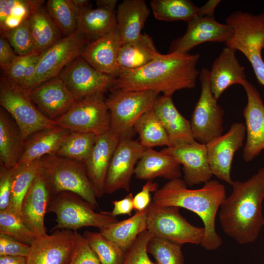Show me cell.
<instances>
[{
    "instance_id": "cell-1",
    "label": "cell",
    "mask_w": 264,
    "mask_h": 264,
    "mask_svg": "<svg viewBox=\"0 0 264 264\" xmlns=\"http://www.w3.org/2000/svg\"><path fill=\"white\" fill-rule=\"evenodd\" d=\"M199 57V53L175 52L161 54L140 68H121L112 89L152 90L172 96L176 91L194 88L200 73L197 68Z\"/></svg>"
},
{
    "instance_id": "cell-2",
    "label": "cell",
    "mask_w": 264,
    "mask_h": 264,
    "mask_svg": "<svg viewBox=\"0 0 264 264\" xmlns=\"http://www.w3.org/2000/svg\"><path fill=\"white\" fill-rule=\"evenodd\" d=\"M232 192L220 207L223 231L237 243L254 242L264 226V166L244 181H233Z\"/></svg>"
},
{
    "instance_id": "cell-3",
    "label": "cell",
    "mask_w": 264,
    "mask_h": 264,
    "mask_svg": "<svg viewBox=\"0 0 264 264\" xmlns=\"http://www.w3.org/2000/svg\"><path fill=\"white\" fill-rule=\"evenodd\" d=\"M224 186L217 180L204 183L203 187L190 189L180 178L169 180L154 192L153 201L162 206L183 208L197 215L203 223L204 236L200 244L207 251L218 249L222 243L216 230V216L225 199Z\"/></svg>"
},
{
    "instance_id": "cell-4",
    "label": "cell",
    "mask_w": 264,
    "mask_h": 264,
    "mask_svg": "<svg viewBox=\"0 0 264 264\" xmlns=\"http://www.w3.org/2000/svg\"><path fill=\"white\" fill-rule=\"evenodd\" d=\"M41 173L51 198L63 192L77 194L96 207L97 196L88 176L84 163L54 155L40 158Z\"/></svg>"
},
{
    "instance_id": "cell-5",
    "label": "cell",
    "mask_w": 264,
    "mask_h": 264,
    "mask_svg": "<svg viewBox=\"0 0 264 264\" xmlns=\"http://www.w3.org/2000/svg\"><path fill=\"white\" fill-rule=\"evenodd\" d=\"M226 23L234 29L227 46L241 52L250 63L259 83L264 87V13L254 15L236 11L226 19Z\"/></svg>"
},
{
    "instance_id": "cell-6",
    "label": "cell",
    "mask_w": 264,
    "mask_h": 264,
    "mask_svg": "<svg viewBox=\"0 0 264 264\" xmlns=\"http://www.w3.org/2000/svg\"><path fill=\"white\" fill-rule=\"evenodd\" d=\"M96 207L75 193L63 192L51 198L47 213L56 216L57 229H69L74 231L84 227H94L103 229L118 221L111 212H96Z\"/></svg>"
},
{
    "instance_id": "cell-7",
    "label": "cell",
    "mask_w": 264,
    "mask_h": 264,
    "mask_svg": "<svg viewBox=\"0 0 264 264\" xmlns=\"http://www.w3.org/2000/svg\"><path fill=\"white\" fill-rule=\"evenodd\" d=\"M106 99L110 114V131L120 138H132L139 118L153 109L158 93L152 90L113 89Z\"/></svg>"
},
{
    "instance_id": "cell-8",
    "label": "cell",
    "mask_w": 264,
    "mask_h": 264,
    "mask_svg": "<svg viewBox=\"0 0 264 264\" xmlns=\"http://www.w3.org/2000/svg\"><path fill=\"white\" fill-rule=\"evenodd\" d=\"M179 207L162 206L152 201L148 207L147 229L154 236L182 246L186 243L200 244L203 227L194 226L182 217Z\"/></svg>"
},
{
    "instance_id": "cell-9",
    "label": "cell",
    "mask_w": 264,
    "mask_h": 264,
    "mask_svg": "<svg viewBox=\"0 0 264 264\" xmlns=\"http://www.w3.org/2000/svg\"><path fill=\"white\" fill-rule=\"evenodd\" d=\"M199 79L201 84L200 95L190 122L195 140L206 144L222 134L224 111L212 92L210 70L202 68Z\"/></svg>"
},
{
    "instance_id": "cell-10",
    "label": "cell",
    "mask_w": 264,
    "mask_h": 264,
    "mask_svg": "<svg viewBox=\"0 0 264 264\" xmlns=\"http://www.w3.org/2000/svg\"><path fill=\"white\" fill-rule=\"evenodd\" d=\"M54 121L57 126L70 132L98 136L110 131V111L102 94L78 99L67 112Z\"/></svg>"
},
{
    "instance_id": "cell-11",
    "label": "cell",
    "mask_w": 264,
    "mask_h": 264,
    "mask_svg": "<svg viewBox=\"0 0 264 264\" xmlns=\"http://www.w3.org/2000/svg\"><path fill=\"white\" fill-rule=\"evenodd\" d=\"M88 41L79 31L65 36L41 54L27 94L42 84L59 76L61 71L81 55Z\"/></svg>"
},
{
    "instance_id": "cell-12",
    "label": "cell",
    "mask_w": 264,
    "mask_h": 264,
    "mask_svg": "<svg viewBox=\"0 0 264 264\" xmlns=\"http://www.w3.org/2000/svg\"><path fill=\"white\" fill-rule=\"evenodd\" d=\"M0 105L16 123L24 142L34 133L57 126L38 109L28 95L1 84Z\"/></svg>"
},
{
    "instance_id": "cell-13",
    "label": "cell",
    "mask_w": 264,
    "mask_h": 264,
    "mask_svg": "<svg viewBox=\"0 0 264 264\" xmlns=\"http://www.w3.org/2000/svg\"><path fill=\"white\" fill-rule=\"evenodd\" d=\"M58 76L78 100L92 95L104 94L114 88L116 82V78L96 70L81 56L67 65Z\"/></svg>"
},
{
    "instance_id": "cell-14",
    "label": "cell",
    "mask_w": 264,
    "mask_h": 264,
    "mask_svg": "<svg viewBox=\"0 0 264 264\" xmlns=\"http://www.w3.org/2000/svg\"><path fill=\"white\" fill-rule=\"evenodd\" d=\"M132 138H120L111 157L106 179L105 194L120 189L129 191L135 167L145 149Z\"/></svg>"
},
{
    "instance_id": "cell-15",
    "label": "cell",
    "mask_w": 264,
    "mask_h": 264,
    "mask_svg": "<svg viewBox=\"0 0 264 264\" xmlns=\"http://www.w3.org/2000/svg\"><path fill=\"white\" fill-rule=\"evenodd\" d=\"M245 125L233 123L228 132L206 144L208 161L213 175L232 185L231 166L235 154L243 144Z\"/></svg>"
},
{
    "instance_id": "cell-16",
    "label": "cell",
    "mask_w": 264,
    "mask_h": 264,
    "mask_svg": "<svg viewBox=\"0 0 264 264\" xmlns=\"http://www.w3.org/2000/svg\"><path fill=\"white\" fill-rule=\"evenodd\" d=\"M78 232L57 229L37 237L30 245L27 264H68L75 247Z\"/></svg>"
},
{
    "instance_id": "cell-17",
    "label": "cell",
    "mask_w": 264,
    "mask_h": 264,
    "mask_svg": "<svg viewBox=\"0 0 264 264\" xmlns=\"http://www.w3.org/2000/svg\"><path fill=\"white\" fill-rule=\"evenodd\" d=\"M241 85L247 98L243 110L246 138L242 156L245 161L250 162L264 150V104L259 92L247 79Z\"/></svg>"
},
{
    "instance_id": "cell-18",
    "label": "cell",
    "mask_w": 264,
    "mask_h": 264,
    "mask_svg": "<svg viewBox=\"0 0 264 264\" xmlns=\"http://www.w3.org/2000/svg\"><path fill=\"white\" fill-rule=\"evenodd\" d=\"M187 24L185 34L171 44L169 53H188L195 46L206 42L226 43L234 34L232 26L219 22L214 17H198Z\"/></svg>"
},
{
    "instance_id": "cell-19",
    "label": "cell",
    "mask_w": 264,
    "mask_h": 264,
    "mask_svg": "<svg viewBox=\"0 0 264 264\" xmlns=\"http://www.w3.org/2000/svg\"><path fill=\"white\" fill-rule=\"evenodd\" d=\"M161 151L173 156L182 165L183 180L187 185L204 184L211 179L213 175L210 168L206 144L195 141L167 147Z\"/></svg>"
},
{
    "instance_id": "cell-20",
    "label": "cell",
    "mask_w": 264,
    "mask_h": 264,
    "mask_svg": "<svg viewBox=\"0 0 264 264\" xmlns=\"http://www.w3.org/2000/svg\"><path fill=\"white\" fill-rule=\"evenodd\" d=\"M28 95L38 109L53 120L67 112L78 100L59 76L39 85Z\"/></svg>"
},
{
    "instance_id": "cell-21",
    "label": "cell",
    "mask_w": 264,
    "mask_h": 264,
    "mask_svg": "<svg viewBox=\"0 0 264 264\" xmlns=\"http://www.w3.org/2000/svg\"><path fill=\"white\" fill-rule=\"evenodd\" d=\"M50 199L46 182L40 172L32 181L21 206L22 220L36 237L47 234L44 217Z\"/></svg>"
},
{
    "instance_id": "cell-22",
    "label": "cell",
    "mask_w": 264,
    "mask_h": 264,
    "mask_svg": "<svg viewBox=\"0 0 264 264\" xmlns=\"http://www.w3.org/2000/svg\"><path fill=\"white\" fill-rule=\"evenodd\" d=\"M121 44L117 26L104 36L88 43L80 56L96 70L116 78L121 69L117 57Z\"/></svg>"
},
{
    "instance_id": "cell-23",
    "label": "cell",
    "mask_w": 264,
    "mask_h": 264,
    "mask_svg": "<svg viewBox=\"0 0 264 264\" xmlns=\"http://www.w3.org/2000/svg\"><path fill=\"white\" fill-rule=\"evenodd\" d=\"M120 137L110 131L97 136L91 152L84 163L88 178L97 197L104 194L110 163Z\"/></svg>"
},
{
    "instance_id": "cell-24",
    "label": "cell",
    "mask_w": 264,
    "mask_h": 264,
    "mask_svg": "<svg viewBox=\"0 0 264 264\" xmlns=\"http://www.w3.org/2000/svg\"><path fill=\"white\" fill-rule=\"evenodd\" d=\"M236 51L226 46L212 64L210 81L212 92L217 100L229 87L241 85L246 79L244 68L236 57Z\"/></svg>"
},
{
    "instance_id": "cell-25",
    "label": "cell",
    "mask_w": 264,
    "mask_h": 264,
    "mask_svg": "<svg viewBox=\"0 0 264 264\" xmlns=\"http://www.w3.org/2000/svg\"><path fill=\"white\" fill-rule=\"evenodd\" d=\"M153 109L167 133L170 142V146L196 141L193 135L190 121L177 110L171 96L163 94L158 97Z\"/></svg>"
},
{
    "instance_id": "cell-26",
    "label": "cell",
    "mask_w": 264,
    "mask_h": 264,
    "mask_svg": "<svg viewBox=\"0 0 264 264\" xmlns=\"http://www.w3.org/2000/svg\"><path fill=\"white\" fill-rule=\"evenodd\" d=\"M180 164L173 156L146 148L137 163L134 174L141 180H152L160 177L173 180L181 176Z\"/></svg>"
},
{
    "instance_id": "cell-27",
    "label": "cell",
    "mask_w": 264,
    "mask_h": 264,
    "mask_svg": "<svg viewBox=\"0 0 264 264\" xmlns=\"http://www.w3.org/2000/svg\"><path fill=\"white\" fill-rule=\"evenodd\" d=\"M70 132L56 126L34 133L24 141L23 152L17 165L40 159L46 155L56 154Z\"/></svg>"
},
{
    "instance_id": "cell-28",
    "label": "cell",
    "mask_w": 264,
    "mask_h": 264,
    "mask_svg": "<svg viewBox=\"0 0 264 264\" xmlns=\"http://www.w3.org/2000/svg\"><path fill=\"white\" fill-rule=\"evenodd\" d=\"M149 15L144 0H124L118 5L116 16L122 44L139 38Z\"/></svg>"
},
{
    "instance_id": "cell-29",
    "label": "cell",
    "mask_w": 264,
    "mask_h": 264,
    "mask_svg": "<svg viewBox=\"0 0 264 264\" xmlns=\"http://www.w3.org/2000/svg\"><path fill=\"white\" fill-rule=\"evenodd\" d=\"M43 0H33L27 18L29 26L40 54L64 36L53 21Z\"/></svg>"
},
{
    "instance_id": "cell-30",
    "label": "cell",
    "mask_w": 264,
    "mask_h": 264,
    "mask_svg": "<svg viewBox=\"0 0 264 264\" xmlns=\"http://www.w3.org/2000/svg\"><path fill=\"white\" fill-rule=\"evenodd\" d=\"M24 142L20 131L9 114L0 109V164L7 169L17 166L23 154Z\"/></svg>"
},
{
    "instance_id": "cell-31",
    "label": "cell",
    "mask_w": 264,
    "mask_h": 264,
    "mask_svg": "<svg viewBox=\"0 0 264 264\" xmlns=\"http://www.w3.org/2000/svg\"><path fill=\"white\" fill-rule=\"evenodd\" d=\"M161 55L152 38L144 33L135 41L121 44L117 62L120 68L133 69L146 66Z\"/></svg>"
},
{
    "instance_id": "cell-32",
    "label": "cell",
    "mask_w": 264,
    "mask_h": 264,
    "mask_svg": "<svg viewBox=\"0 0 264 264\" xmlns=\"http://www.w3.org/2000/svg\"><path fill=\"white\" fill-rule=\"evenodd\" d=\"M117 26L116 11L89 8L79 12L77 31L89 43L104 36Z\"/></svg>"
},
{
    "instance_id": "cell-33",
    "label": "cell",
    "mask_w": 264,
    "mask_h": 264,
    "mask_svg": "<svg viewBox=\"0 0 264 264\" xmlns=\"http://www.w3.org/2000/svg\"><path fill=\"white\" fill-rule=\"evenodd\" d=\"M147 211L148 208L136 211L130 218L111 223L100 232L126 252L138 235L147 229Z\"/></svg>"
},
{
    "instance_id": "cell-34",
    "label": "cell",
    "mask_w": 264,
    "mask_h": 264,
    "mask_svg": "<svg viewBox=\"0 0 264 264\" xmlns=\"http://www.w3.org/2000/svg\"><path fill=\"white\" fill-rule=\"evenodd\" d=\"M41 54L19 56L8 67L2 70L0 84L28 95L27 87L35 72Z\"/></svg>"
},
{
    "instance_id": "cell-35",
    "label": "cell",
    "mask_w": 264,
    "mask_h": 264,
    "mask_svg": "<svg viewBox=\"0 0 264 264\" xmlns=\"http://www.w3.org/2000/svg\"><path fill=\"white\" fill-rule=\"evenodd\" d=\"M41 170L40 159L17 165L13 168L11 194L8 208L20 216L22 200Z\"/></svg>"
},
{
    "instance_id": "cell-36",
    "label": "cell",
    "mask_w": 264,
    "mask_h": 264,
    "mask_svg": "<svg viewBox=\"0 0 264 264\" xmlns=\"http://www.w3.org/2000/svg\"><path fill=\"white\" fill-rule=\"evenodd\" d=\"M150 4L156 19L183 21L187 23L199 17V7L189 0H152Z\"/></svg>"
},
{
    "instance_id": "cell-37",
    "label": "cell",
    "mask_w": 264,
    "mask_h": 264,
    "mask_svg": "<svg viewBox=\"0 0 264 264\" xmlns=\"http://www.w3.org/2000/svg\"><path fill=\"white\" fill-rule=\"evenodd\" d=\"M133 129L134 132L139 134V142L145 148L170 146L167 133L153 109L139 118L134 125Z\"/></svg>"
},
{
    "instance_id": "cell-38",
    "label": "cell",
    "mask_w": 264,
    "mask_h": 264,
    "mask_svg": "<svg viewBox=\"0 0 264 264\" xmlns=\"http://www.w3.org/2000/svg\"><path fill=\"white\" fill-rule=\"evenodd\" d=\"M45 7L64 37L77 31L79 11L72 0H49Z\"/></svg>"
},
{
    "instance_id": "cell-39",
    "label": "cell",
    "mask_w": 264,
    "mask_h": 264,
    "mask_svg": "<svg viewBox=\"0 0 264 264\" xmlns=\"http://www.w3.org/2000/svg\"><path fill=\"white\" fill-rule=\"evenodd\" d=\"M97 135L90 133L71 132L56 155L85 163L95 144Z\"/></svg>"
},
{
    "instance_id": "cell-40",
    "label": "cell",
    "mask_w": 264,
    "mask_h": 264,
    "mask_svg": "<svg viewBox=\"0 0 264 264\" xmlns=\"http://www.w3.org/2000/svg\"><path fill=\"white\" fill-rule=\"evenodd\" d=\"M83 236L101 264H122L126 252L100 232L86 231Z\"/></svg>"
},
{
    "instance_id": "cell-41",
    "label": "cell",
    "mask_w": 264,
    "mask_h": 264,
    "mask_svg": "<svg viewBox=\"0 0 264 264\" xmlns=\"http://www.w3.org/2000/svg\"><path fill=\"white\" fill-rule=\"evenodd\" d=\"M33 0H0V34L20 24L29 14Z\"/></svg>"
},
{
    "instance_id": "cell-42",
    "label": "cell",
    "mask_w": 264,
    "mask_h": 264,
    "mask_svg": "<svg viewBox=\"0 0 264 264\" xmlns=\"http://www.w3.org/2000/svg\"><path fill=\"white\" fill-rule=\"evenodd\" d=\"M0 35L5 38L15 53L19 56L41 54L32 36L27 18L18 26Z\"/></svg>"
},
{
    "instance_id": "cell-43",
    "label": "cell",
    "mask_w": 264,
    "mask_h": 264,
    "mask_svg": "<svg viewBox=\"0 0 264 264\" xmlns=\"http://www.w3.org/2000/svg\"><path fill=\"white\" fill-rule=\"evenodd\" d=\"M0 234L30 245L37 238L24 224L21 216L9 208L0 211Z\"/></svg>"
},
{
    "instance_id": "cell-44",
    "label": "cell",
    "mask_w": 264,
    "mask_h": 264,
    "mask_svg": "<svg viewBox=\"0 0 264 264\" xmlns=\"http://www.w3.org/2000/svg\"><path fill=\"white\" fill-rule=\"evenodd\" d=\"M181 246L154 236L148 242L147 250L154 258L155 264H184Z\"/></svg>"
},
{
    "instance_id": "cell-45",
    "label": "cell",
    "mask_w": 264,
    "mask_h": 264,
    "mask_svg": "<svg viewBox=\"0 0 264 264\" xmlns=\"http://www.w3.org/2000/svg\"><path fill=\"white\" fill-rule=\"evenodd\" d=\"M154 236L147 229L140 233L126 252L122 264H155L150 259L147 250L148 242Z\"/></svg>"
},
{
    "instance_id": "cell-46",
    "label": "cell",
    "mask_w": 264,
    "mask_h": 264,
    "mask_svg": "<svg viewBox=\"0 0 264 264\" xmlns=\"http://www.w3.org/2000/svg\"><path fill=\"white\" fill-rule=\"evenodd\" d=\"M68 264H101L86 239L79 233Z\"/></svg>"
},
{
    "instance_id": "cell-47",
    "label": "cell",
    "mask_w": 264,
    "mask_h": 264,
    "mask_svg": "<svg viewBox=\"0 0 264 264\" xmlns=\"http://www.w3.org/2000/svg\"><path fill=\"white\" fill-rule=\"evenodd\" d=\"M30 245L3 234H0V256H13L26 257Z\"/></svg>"
},
{
    "instance_id": "cell-48",
    "label": "cell",
    "mask_w": 264,
    "mask_h": 264,
    "mask_svg": "<svg viewBox=\"0 0 264 264\" xmlns=\"http://www.w3.org/2000/svg\"><path fill=\"white\" fill-rule=\"evenodd\" d=\"M13 169L0 165V211L7 209L9 205L12 182Z\"/></svg>"
},
{
    "instance_id": "cell-49",
    "label": "cell",
    "mask_w": 264,
    "mask_h": 264,
    "mask_svg": "<svg viewBox=\"0 0 264 264\" xmlns=\"http://www.w3.org/2000/svg\"><path fill=\"white\" fill-rule=\"evenodd\" d=\"M158 189V185L152 180H147L140 191L133 197V208L136 211H141L147 209L151 201V193Z\"/></svg>"
},
{
    "instance_id": "cell-50",
    "label": "cell",
    "mask_w": 264,
    "mask_h": 264,
    "mask_svg": "<svg viewBox=\"0 0 264 264\" xmlns=\"http://www.w3.org/2000/svg\"><path fill=\"white\" fill-rule=\"evenodd\" d=\"M12 47L4 37H0V66L3 70L11 64L18 57Z\"/></svg>"
},
{
    "instance_id": "cell-51",
    "label": "cell",
    "mask_w": 264,
    "mask_h": 264,
    "mask_svg": "<svg viewBox=\"0 0 264 264\" xmlns=\"http://www.w3.org/2000/svg\"><path fill=\"white\" fill-rule=\"evenodd\" d=\"M133 199V195L130 193L122 199L113 201V208L111 212L112 216L115 217L121 215L131 216L134 209Z\"/></svg>"
},
{
    "instance_id": "cell-52",
    "label": "cell",
    "mask_w": 264,
    "mask_h": 264,
    "mask_svg": "<svg viewBox=\"0 0 264 264\" xmlns=\"http://www.w3.org/2000/svg\"><path fill=\"white\" fill-rule=\"evenodd\" d=\"M221 1L220 0H209L203 6L199 7V17H214L215 10Z\"/></svg>"
},
{
    "instance_id": "cell-53",
    "label": "cell",
    "mask_w": 264,
    "mask_h": 264,
    "mask_svg": "<svg viewBox=\"0 0 264 264\" xmlns=\"http://www.w3.org/2000/svg\"><path fill=\"white\" fill-rule=\"evenodd\" d=\"M0 264H27V262L24 257L0 256Z\"/></svg>"
},
{
    "instance_id": "cell-54",
    "label": "cell",
    "mask_w": 264,
    "mask_h": 264,
    "mask_svg": "<svg viewBox=\"0 0 264 264\" xmlns=\"http://www.w3.org/2000/svg\"><path fill=\"white\" fill-rule=\"evenodd\" d=\"M117 0H97L96 1L97 8L110 11H115Z\"/></svg>"
},
{
    "instance_id": "cell-55",
    "label": "cell",
    "mask_w": 264,
    "mask_h": 264,
    "mask_svg": "<svg viewBox=\"0 0 264 264\" xmlns=\"http://www.w3.org/2000/svg\"><path fill=\"white\" fill-rule=\"evenodd\" d=\"M76 8L81 11L84 9L91 8L89 0H72Z\"/></svg>"
}]
</instances>
